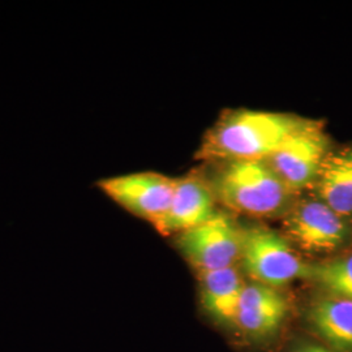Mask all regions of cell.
I'll return each mask as SVG.
<instances>
[{
    "label": "cell",
    "instance_id": "cell-2",
    "mask_svg": "<svg viewBox=\"0 0 352 352\" xmlns=\"http://www.w3.org/2000/svg\"><path fill=\"white\" fill-rule=\"evenodd\" d=\"M215 193L234 212L272 217L286 208L291 190L266 161H231L217 177Z\"/></svg>",
    "mask_w": 352,
    "mask_h": 352
},
{
    "label": "cell",
    "instance_id": "cell-1",
    "mask_svg": "<svg viewBox=\"0 0 352 352\" xmlns=\"http://www.w3.org/2000/svg\"><path fill=\"white\" fill-rule=\"evenodd\" d=\"M311 123V119L289 113L234 111L209 131L199 154L225 162L266 161Z\"/></svg>",
    "mask_w": 352,
    "mask_h": 352
},
{
    "label": "cell",
    "instance_id": "cell-12",
    "mask_svg": "<svg viewBox=\"0 0 352 352\" xmlns=\"http://www.w3.org/2000/svg\"><path fill=\"white\" fill-rule=\"evenodd\" d=\"M199 274L201 302L205 309L217 318L232 322L241 292L245 287L236 266L201 272Z\"/></svg>",
    "mask_w": 352,
    "mask_h": 352
},
{
    "label": "cell",
    "instance_id": "cell-11",
    "mask_svg": "<svg viewBox=\"0 0 352 352\" xmlns=\"http://www.w3.org/2000/svg\"><path fill=\"white\" fill-rule=\"evenodd\" d=\"M318 200L334 212L352 214V148L329 154L316 180Z\"/></svg>",
    "mask_w": 352,
    "mask_h": 352
},
{
    "label": "cell",
    "instance_id": "cell-14",
    "mask_svg": "<svg viewBox=\"0 0 352 352\" xmlns=\"http://www.w3.org/2000/svg\"><path fill=\"white\" fill-rule=\"evenodd\" d=\"M295 352H331L329 351L325 347L318 346V344H304L300 349H298Z\"/></svg>",
    "mask_w": 352,
    "mask_h": 352
},
{
    "label": "cell",
    "instance_id": "cell-5",
    "mask_svg": "<svg viewBox=\"0 0 352 352\" xmlns=\"http://www.w3.org/2000/svg\"><path fill=\"white\" fill-rule=\"evenodd\" d=\"M176 179L144 171L113 176L98 182L102 192L141 219L151 222L155 228L161 226L170 209L175 190Z\"/></svg>",
    "mask_w": 352,
    "mask_h": 352
},
{
    "label": "cell",
    "instance_id": "cell-10",
    "mask_svg": "<svg viewBox=\"0 0 352 352\" xmlns=\"http://www.w3.org/2000/svg\"><path fill=\"white\" fill-rule=\"evenodd\" d=\"M309 322L327 344L340 352H352V302L329 295L314 302Z\"/></svg>",
    "mask_w": 352,
    "mask_h": 352
},
{
    "label": "cell",
    "instance_id": "cell-4",
    "mask_svg": "<svg viewBox=\"0 0 352 352\" xmlns=\"http://www.w3.org/2000/svg\"><path fill=\"white\" fill-rule=\"evenodd\" d=\"M243 232L232 217L215 212L200 226L179 234L177 247L199 273L225 269L241 257Z\"/></svg>",
    "mask_w": 352,
    "mask_h": 352
},
{
    "label": "cell",
    "instance_id": "cell-8",
    "mask_svg": "<svg viewBox=\"0 0 352 352\" xmlns=\"http://www.w3.org/2000/svg\"><path fill=\"white\" fill-rule=\"evenodd\" d=\"M287 312V299L277 289L253 282L243 289L232 322L252 337H265L280 327Z\"/></svg>",
    "mask_w": 352,
    "mask_h": 352
},
{
    "label": "cell",
    "instance_id": "cell-6",
    "mask_svg": "<svg viewBox=\"0 0 352 352\" xmlns=\"http://www.w3.org/2000/svg\"><path fill=\"white\" fill-rule=\"evenodd\" d=\"M329 140L321 123H312L266 160L289 190L315 183L327 155Z\"/></svg>",
    "mask_w": 352,
    "mask_h": 352
},
{
    "label": "cell",
    "instance_id": "cell-13",
    "mask_svg": "<svg viewBox=\"0 0 352 352\" xmlns=\"http://www.w3.org/2000/svg\"><path fill=\"white\" fill-rule=\"evenodd\" d=\"M312 279L329 295L352 302V254L315 265Z\"/></svg>",
    "mask_w": 352,
    "mask_h": 352
},
{
    "label": "cell",
    "instance_id": "cell-7",
    "mask_svg": "<svg viewBox=\"0 0 352 352\" xmlns=\"http://www.w3.org/2000/svg\"><path fill=\"white\" fill-rule=\"evenodd\" d=\"M285 230L291 241L304 251L316 253L338 250L350 235L344 217L321 200H305L292 208Z\"/></svg>",
    "mask_w": 352,
    "mask_h": 352
},
{
    "label": "cell",
    "instance_id": "cell-3",
    "mask_svg": "<svg viewBox=\"0 0 352 352\" xmlns=\"http://www.w3.org/2000/svg\"><path fill=\"white\" fill-rule=\"evenodd\" d=\"M240 261L253 282L274 289L314 276V265L302 261L287 238L266 227L244 230Z\"/></svg>",
    "mask_w": 352,
    "mask_h": 352
},
{
    "label": "cell",
    "instance_id": "cell-9",
    "mask_svg": "<svg viewBox=\"0 0 352 352\" xmlns=\"http://www.w3.org/2000/svg\"><path fill=\"white\" fill-rule=\"evenodd\" d=\"M214 213L213 192L204 180L196 176L176 179L170 209L157 230L162 235L182 234L200 226Z\"/></svg>",
    "mask_w": 352,
    "mask_h": 352
}]
</instances>
